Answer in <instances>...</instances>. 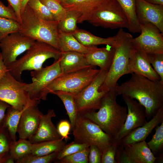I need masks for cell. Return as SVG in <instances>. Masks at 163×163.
Instances as JSON below:
<instances>
[{
	"label": "cell",
	"instance_id": "cell-32",
	"mask_svg": "<svg viewBox=\"0 0 163 163\" xmlns=\"http://www.w3.org/2000/svg\"><path fill=\"white\" fill-rule=\"evenodd\" d=\"M147 145L155 155L161 151L163 148V121L155 127V132Z\"/></svg>",
	"mask_w": 163,
	"mask_h": 163
},
{
	"label": "cell",
	"instance_id": "cell-54",
	"mask_svg": "<svg viewBox=\"0 0 163 163\" xmlns=\"http://www.w3.org/2000/svg\"></svg>",
	"mask_w": 163,
	"mask_h": 163
},
{
	"label": "cell",
	"instance_id": "cell-26",
	"mask_svg": "<svg viewBox=\"0 0 163 163\" xmlns=\"http://www.w3.org/2000/svg\"><path fill=\"white\" fill-rule=\"evenodd\" d=\"M63 139L32 144L31 154L34 155L43 156L53 152H59L66 145Z\"/></svg>",
	"mask_w": 163,
	"mask_h": 163
},
{
	"label": "cell",
	"instance_id": "cell-34",
	"mask_svg": "<svg viewBox=\"0 0 163 163\" xmlns=\"http://www.w3.org/2000/svg\"><path fill=\"white\" fill-rule=\"evenodd\" d=\"M48 8L56 21H59L66 17L67 10L56 0H40Z\"/></svg>",
	"mask_w": 163,
	"mask_h": 163
},
{
	"label": "cell",
	"instance_id": "cell-27",
	"mask_svg": "<svg viewBox=\"0 0 163 163\" xmlns=\"http://www.w3.org/2000/svg\"><path fill=\"white\" fill-rule=\"evenodd\" d=\"M24 109L19 111L11 106L7 109L2 126L7 129L13 141L16 140V133L18 124L21 114Z\"/></svg>",
	"mask_w": 163,
	"mask_h": 163
},
{
	"label": "cell",
	"instance_id": "cell-31",
	"mask_svg": "<svg viewBox=\"0 0 163 163\" xmlns=\"http://www.w3.org/2000/svg\"><path fill=\"white\" fill-rule=\"evenodd\" d=\"M81 15L80 13L75 11H67L66 17L59 22V30L65 33L73 32L78 28L77 24Z\"/></svg>",
	"mask_w": 163,
	"mask_h": 163
},
{
	"label": "cell",
	"instance_id": "cell-50",
	"mask_svg": "<svg viewBox=\"0 0 163 163\" xmlns=\"http://www.w3.org/2000/svg\"><path fill=\"white\" fill-rule=\"evenodd\" d=\"M14 162L15 160L8 153L6 155L4 163H14Z\"/></svg>",
	"mask_w": 163,
	"mask_h": 163
},
{
	"label": "cell",
	"instance_id": "cell-9",
	"mask_svg": "<svg viewBox=\"0 0 163 163\" xmlns=\"http://www.w3.org/2000/svg\"><path fill=\"white\" fill-rule=\"evenodd\" d=\"M72 133L74 141L97 146L102 152L112 143V138L91 120L78 114Z\"/></svg>",
	"mask_w": 163,
	"mask_h": 163
},
{
	"label": "cell",
	"instance_id": "cell-33",
	"mask_svg": "<svg viewBox=\"0 0 163 163\" xmlns=\"http://www.w3.org/2000/svg\"><path fill=\"white\" fill-rule=\"evenodd\" d=\"M27 4L39 18L47 21H56L48 8L40 0H29Z\"/></svg>",
	"mask_w": 163,
	"mask_h": 163
},
{
	"label": "cell",
	"instance_id": "cell-22",
	"mask_svg": "<svg viewBox=\"0 0 163 163\" xmlns=\"http://www.w3.org/2000/svg\"><path fill=\"white\" fill-rule=\"evenodd\" d=\"M59 59L62 74L78 71L93 66L87 63L85 54L78 52H61Z\"/></svg>",
	"mask_w": 163,
	"mask_h": 163
},
{
	"label": "cell",
	"instance_id": "cell-15",
	"mask_svg": "<svg viewBox=\"0 0 163 163\" xmlns=\"http://www.w3.org/2000/svg\"><path fill=\"white\" fill-rule=\"evenodd\" d=\"M136 11L140 24L150 23L163 34V5L149 3L144 0H136Z\"/></svg>",
	"mask_w": 163,
	"mask_h": 163
},
{
	"label": "cell",
	"instance_id": "cell-28",
	"mask_svg": "<svg viewBox=\"0 0 163 163\" xmlns=\"http://www.w3.org/2000/svg\"><path fill=\"white\" fill-rule=\"evenodd\" d=\"M51 93L57 95L63 103L69 117L72 130L78 114L75 96L71 94L60 91H54Z\"/></svg>",
	"mask_w": 163,
	"mask_h": 163
},
{
	"label": "cell",
	"instance_id": "cell-20",
	"mask_svg": "<svg viewBox=\"0 0 163 163\" xmlns=\"http://www.w3.org/2000/svg\"><path fill=\"white\" fill-rule=\"evenodd\" d=\"M114 54V49L111 46L98 48L97 46L85 54V59L88 65L97 66L100 69L108 71L111 64Z\"/></svg>",
	"mask_w": 163,
	"mask_h": 163
},
{
	"label": "cell",
	"instance_id": "cell-51",
	"mask_svg": "<svg viewBox=\"0 0 163 163\" xmlns=\"http://www.w3.org/2000/svg\"><path fill=\"white\" fill-rule=\"evenodd\" d=\"M28 1L29 0H23L21 8V14L23 11Z\"/></svg>",
	"mask_w": 163,
	"mask_h": 163
},
{
	"label": "cell",
	"instance_id": "cell-42",
	"mask_svg": "<svg viewBox=\"0 0 163 163\" xmlns=\"http://www.w3.org/2000/svg\"><path fill=\"white\" fill-rule=\"evenodd\" d=\"M0 17L11 19L18 22L15 13L12 8L9 5L8 6H5L0 0Z\"/></svg>",
	"mask_w": 163,
	"mask_h": 163
},
{
	"label": "cell",
	"instance_id": "cell-10",
	"mask_svg": "<svg viewBox=\"0 0 163 163\" xmlns=\"http://www.w3.org/2000/svg\"><path fill=\"white\" fill-rule=\"evenodd\" d=\"M107 72L100 69L92 82L75 96L78 114L100 108L101 99L108 91H99V89L104 81Z\"/></svg>",
	"mask_w": 163,
	"mask_h": 163
},
{
	"label": "cell",
	"instance_id": "cell-47",
	"mask_svg": "<svg viewBox=\"0 0 163 163\" xmlns=\"http://www.w3.org/2000/svg\"><path fill=\"white\" fill-rule=\"evenodd\" d=\"M11 106L7 103L0 100V127L2 126L5 115V111Z\"/></svg>",
	"mask_w": 163,
	"mask_h": 163
},
{
	"label": "cell",
	"instance_id": "cell-1",
	"mask_svg": "<svg viewBox=\"0 0 163 163\" xmlns=\"http://www.w3.org/2000/svg\"><path fill=\"white\" fill-rule=\"evenodd\" d=\"M131 74L129 80L116 87L115 91L118 95L137 100L144 107L148 121L163 106V82L153 81L133 73Z\"/></svg>",
	"mask_w": 163,
	"mask_h": 163
},
{
	"label": "cell",
	"instance_id": "cell-17",
	"mask_svg": "<svg viewBox=\"0 0 163 163\" xmlns=\"http://www.w3.org/2000/svg\"><path fill=\"white\" fill-rule=\"evenodd\" d=\"M53 110L42 116L36 132L27 139L32 144L63 138L53 124L52 118L56 117Z\"/></svg>",
	"mask_w": 163,
	"mask_h": 163
},
{
	"label": "cell",
	"instance_id": "cell-48",
	"mask_svg": "<svg viewBox=\"0 0 163 163\" xmlns=\"http://www.w3.org/2000/svg\"><path fill=\"white\" fill-rule=\"evenodd\" d=\"M8 71L5 65L2 58V55L0 53V79Z\"/></svg>",
	"mask_w": 163,
	"mask_h": 163
},
{
	"label": "cell",
	"instance_id": "cell-3",
	"mask_svg": "<svg viewBox=\"0 0 163 163\" xmlns=\"http://www.w3.org/2000/svg\"><path fill=\"white\" fill-rule=\"evenodd\" d=\"M115 37L114 43L111 46L114 49L113 61L99 91L115 90L119 78L129 74V64L133 48L131 42L133 37L123 28L119 29Z\"/></svg>",
	"mask_w": 163,
	"mask_h": 163
},
{
	"label": "cell",
	"instance_id": "cell-29",
	"mask_svg": "<svg viewBox=\"0 0 163 163\" xmlns=\"http://www.w3.org/2000/svg\"><path fill=\"white\" fill-rule=\"evenodd\" d=\"M32 144L27 139H20L16 141H12L11 143L9 153L15 161L31 153Z\"/></svg>",
	"mask_w": 163,
	"mask_h": 163
},
{
	"label": "cell",
	"instance_id": "cell-14",
	"mask_svg": "<svg viewBox=\"0 0 163 163\" xmlns=\"http://www.w3.org/2000/svg\"><path fill=\"white\" fill-rule=\"evenodd\" d=\"M127 107V114L124 123L119 132L112 139V142H118L131 131L147 122L144 107L130 97L122 95Z\"/></svg>",
	"mask_w": 163,
	"mask_h": 163
},
{
	"label": "cell",
	"instance_id": "cell-49",
	"mask_svg": "<svg viewBox=\"0 0 163 163\" xmlns=\"http://www.w3.org/2000/svg\"><path fill=\"white\" fill-rule=\"evenodd\" d=\"M146 2L153 4L163 5V0H144Z\"/></svg>",
	"mask_w": 163,
	"mask_h": 163
},
{
	"label": "cell",
	"instance_id": "cell-4",
	"mask_svg": "<svg viewBox=\"0 0 163 163\" xmlns=\"http://www.w3.org/2000/svg\"><path fill=\"white\" fill-rule=\"evenodd\" d=\"M21 19L20 33L35 41L47 43L59 50V21L39 18L27 4L21 14Z\"/></svg>",
	"mask_w": 163,
	"mask_h": 163
},
{
	"label": "cell",
	"instance_id": "cell-53",
	"mask_svg": "<svg viewBox=\"0 0 163 163\" xmlns=\"http://www.w3.org/2000/svg\"><path fill=\"white\" fill-rule=\"evenodd\" d=\"M57 0L58 2H59L61 4L62 3L64 2H65L66 0Z\"/></svg>",
	"mask_w": 163,
	"mask_h": 163
},
{
	"label": "cell",
	"instance_id": "cell-25",
	"mask_svg": "<svg viewBox=\"0 0 163 163\" xmlns=\"http://www.w3.org/2000/svg\"><path fill=\"white\" fill-rule=\"evenodd\" d=\"M123 9L128 20V30L133 34L140 32V25L136 8V0H116Z\"/></svg>",
	"mask_w": 163,
	"mask_h": 163
},
{
	"label": "cell",
	"instance_id": "cell-39",
	"mask_svg": "<svg viewBox=\"0 0 163 163\" xmlns=\"http://www.w3.org/2000/svg\"><path fill=\"white\" fill-rule=\"evenodd\" d=\"M145 54L147 60L163 82V53Z\"/></svg>",
	"mask_w": 163,
	"mask_h": 163
},
{
	"label": "cell",
	"instance_id": "cell-43",
	"mask_svg": "<svg viewBox=\"0 0 163 163\" xmlns=\"http://www.w3.org/2000/svg\"><path fill=\"white\" fill-rule=\"evenodd\" d=\"M89 149L88 163H101L102 152L100 149L94 145L89 146Z\"/></svg>",
	"mask_w": 163,
	"mask_h": 163
},
{
	"label": "cell",
	"instance_id": "cell-6",
	"mask_svg": "<svg viewBox=\"0 0 163 163\" xmlns=\"http://www.w3.org/2000/svg\"><path fill=\"white\" fill-rule=\"evenodd\" d=\"M61 52L46 43L36 41L32 46L21 57L7 67L11 74L16 80L22 82L21 75L25 70H35L42 67L47 59L58 60Z\"/></svg>",
	"mask_w": 163,
	"mask_h": 163
},
{
	"label": "cell",
	"instance_id": "cell-18",
	"mask_svg": "<svg viewBox=\"0 0 163 163\" xmlns=\"http://www.w3.org/2000/svg\"><path fill=\"white\" fill-rule=\"evenodd\" d=\"M163 121V106L155 115L142 126L131 131L121 139L119 144L125 145L141 142L145 140L156 126Z\"/></svg>",
	"mask_w": 163,
	"mask_h": 163
},
{
	"label": "cell",
	"instance_id": "cell-44",
	"mask_svg": "<svg viewBox=\"0 0 163 163\" xmlns=\"http://www.w3.org/2000/svg\"><path fill=\"white\" fill-rule=\"evenodd\" d=\"M71 128L70 123L66 120H62L59 123L57 128L60 136L66 140L69 138L68 135Z\"/></svg>",
	"mask_w": 163,
	"mask_h": 163
},
{
	"label": "cell",
	"instance_id": "cell-37",
	"mask_svg": "<svg viewBox=\"0 0 163 163\" xmlns=\"http://www.w3.org/2000/svg\"><path fill=\"white\" fill-rule=\"evenodd\" d=\"M89 146L86 144L80 143L74 141L66 145L59 152L55 161H59L65 157L82 151Z\"/></svg>",
	"mask_w": 163,
	"mask_h": 163
},
{
	"label": "cell",
	"instance_id": "cell-41",
	"mask_svg": "<svg viewBox=\"0 0 163 163\" xmlns=\"http://www.w3.org/2000/svg\"><path fill=\"white\" fill-rule=\"evenodd\" d=\"M119 145L118 142H112L111 145L103 150L102 152L101 163H117L115 156Z\"/></svg>",
	"mask_w": 163,
	"mask_h": 163
},
{
	"label": "cell",
	"instance_id": "cell-12",
	"mask_svg": "<svg viewBox=\"0 0 163 163\" xmlns=\"http://www.w3.org/2000/svg\"><path fill=\"white\" fill-rule=\"evenodd\" d=\"M140 34L133 38V47L147 54L163 53V34L150 23L140 24Z\"/></svg>",
	"mask_w": 163,
	"mask_h": 163
},
{
	"label": "cell",
	"instance_id": "cell-40",
	"mask_svg": "<svg viewBox=\"0 0 163 163\" xmlns=\"http://www.w3.org/2000/svg\"><path fill=\"white\" fill-rule=\"evenodd\" d=\"M12 141L7 129L0 127V156H5L9 153Z\"/></svg>",
	"mask_w": 163,
	"mask_h": 163
},
{
	"label": "cell",
	"instance_id": "cell-13",
	"mask_svg": "<svg viewBox=\"0 0 163 163\" xmlns=\"http://www.w3.org/2000/svg\"><path fill=\"white\" fill-rule=\"evenodd\" d=\"M35 41L19 32L10 34L0 40V53L6 67L14 62L18 56L30 48Z\"/></svg>",
	"mask_w": 163,
	"mask_h": 163
},
{
	"label": "cell",
	"instance_id": "cell-36",
	"mask_svg": "<svg viewBox=\"0 0 163 163\" xmlns=\"http://www.w3.org/2000/svg\"><path fill=\"white\" fill-rule=\"evenodd\" d=\"M59 152H55L48 155L38 156L31 154L15 161L16 163H49L55 161Z\"/></svg>",
	"mask_w": 163,
	"mask_h": 163
},
{
	"label": "cell",
	"instance_id": "cell-16",
	"mask_svg": "<svg viewBox=\"0 0 163 163\" xmlns=\"http://www.w3.org/2000/svg\"><path fill=\"white\" fill-rule=\"evenodd\" d=\"M37 106H29L22 112L17 131L20 139H27L36 132L43 114Z\"/></svg>",
	"mask_w": 163,
	"mask_h": 163
},
{
	"label": "cell",
	"instance_id": "cell-52",
	"mask_svg": "<svg viewBox=\"0 0 163 163\" xmlns=\"http://www.w3.org/2000/svg\"><path fill=\"white\" fill-rule=\"evenodd\" d=\"M6 155L4 156H0V163H4Z\"/></svg>",
	"mask_w": 163,
	"mask_h": 163
},
{
	"label": "cell",
	"instance_id": "cell-2",
	"mask_svg": "<svg viewBox=\"0 0 163 163\" xmlns=\"http://www.w3.org/2000/svg\"><path fill=\"white\" fill-rule=\"evenodd\" d=\"M115 90L108 91L101 99L98 111L92 110L79 114L97 125L105 133L114 138L122 127L127 108L119 105Z\"/></svg>",
	"mask_w": 163,
	"mask_h": 163
},
{
	"label": "cell",
	"instance_id": "cell-30",
	"mask_svg": "<svg viewBox=\"0 0 163 163\" xmlns=\"http://www.w3.org/2000/svg\"><path fill=\"white\" fill-rule=\"evenodd\" d=\"M101 0H66L61 4L67 11H75L82 15L91 10Z\"/></svg>",
	"mask_w": 163,
	"mask_h": 163
},
{
	"label": "cell",
	"instance_id": "cell-11",
	"mask_svg": "<svg viewBox=\"0 0 163 163\" xmlns=\"http://www.w3.org/2000/svg\"><path fill=\"white\" fill-rule=\"evenodd\" d=\"M60 58V57H59ZM59 58L51 65L30 72L32 82L25 83V90L32 100L40 101L45 88L54 79L62 74Z\"/></svg>",
	"mask_w": 163,
	"mask_h": 163
},
{
	"label": "cell",
	"instance_id": "cell-5",
	"mask_svg": "<svg viewBox=\"0 0 163 163\" xmlns=\"http://www.w3.org/2000/svg\"><path fill=\"white\" fill-rule=\"evenodd\" d=\"M85 21L95 27L106 28H129L126 17L116 0H101L91 10L82 14L77 23Z\"/></svg>",
	"mask_w": 163,
	"mask_h": 163
},
{
	"label": "cell",
	"instance_id": "cell-45",
	"mask_svg": "<svg viewBox=\"0 0 163 163\" xmlns=\"http://www.w3.org/2000/svg\"><path fill=\"white\" fill-rule=\"evenodd\" d=\"M115 159L117 163H131L123 145L120 144H119L117 147Z\"/></svg>",
	"mask_w": 163,
	"mask_h": 163
},
{
	"label": "cell",
	"instance_id": "cell-8",
	"mask_svg": "<svg viewBox=\"0 0 163 163\" xmlns=\"http://www.w3.org/2000/svg\"><path fill=\"white\" fill-rule=\"evenodd\" d=\"M25 84L16 80L8 71L0 79V100L19 111L30 106H37L40 101L30 98L24 89Z\"/></svg>",
	"mask_w": 163,
	"mask_h": 163
},
{
	"label": "cell",
	"instance_id": "cell-21",
	"mask_svg": "<svg viewBox=\"0 0 163 163\" xmlns=\"http://www.w3.org/2000/svg\"><path fill=\"white\" fill-rule=\"evenodd\" d=\"M123 145L131 163H154L157 159L145 141Z\"/></svg>",
	"mask_w": 163,
	"mask_h": 163
},
{
	"label": "cell",
	"instance_id": "cell-7",
	"mask_svg": "<svg viewBox=\"0 0 163 163\" xmlns=\"http://www.w3.org/2000/svg\"><path fill=\"white\" fill-rule=\"evenodd\" d=\"M91 66L72 72L61 74L52 81L44 89L42 100H46L48 94L60 91L71 94L75 96L90 84L100 69Z\"/></svg>",
	"mask_w": 163,
	"mask_h": 163
},
{
	"label": "cell",
	"instance_id": "cell-19",
	"mask_svg": "<svg viewBox=\"0 0 163 163\" xmlns=\"http://www.w3.org/2000/svg\"><path fill=\"white\" fill-rule=\"evenodd\" d=\"M129 74L135 73L144 76L151 80H161L159 76L147 60L145 53L133 47L129 64Z\"/></svg>",
	"mask_w": 163,
	"mask_h": 163
},
{
	"label": "cell",
	"instance_id": "cell-23",
	"mask_svg": "<svg viewBox=\"0 0 163 163\" xmlns=\"http://www.w3.org/2000/svg\"><path fill=\"white\" fill-rule=\"evenodd\" d=\"M59 50L62 52L74 51L86 54L95 47H88L80 43L72 33H65L59 30Z\"/></svg>",
	"mask_w": 163,
	"mask_h": 163
},
{
	"label": "cell",
	"instance_id": "cell-35",
	"mask_svg": "<svg viewBox=\"0 0 163 163\" xmlns=\"http://www.w3.org/2000/svg\"><path fill=\"white\" fill-rule=\"evenodd\" d=\"M21 24L18 21L0 17V40L11 33L19 32Z\"/></svg>",
	"mask_w": 163,
	"mask_h": 163
},
{
	"label": "cell",
	"instance_id": "cell-24",
	"mask_svg": "<svg viewBox=\"0 0 163 163\" xmlns=\"http://www.w3.org/2000/svg\"><path fill=\"white\" fill-rule=\"evenodd\" d=\"M72 33L80 43L88 47L102 44L112 46L115 39V36L107 38L97 37L89 31L78 28Z\"/></svg>",
	"mask_w": 163,
	"mask_h": 163
},
{
	"label": "cell",
	"instance_id": "cell-46",
	"mask_svg": "<svg viewBox=\"0 0 163 163\" xmlns=\"http://www.w3.org/2000/svg\"><path fill=\"white\" fill-rule=\"evenodd\" d=\"M9 5L15 11L18 21L20 24L21 22V8L23 0H7Z\"/></svg>",
	"mask_w": 163,
	"mask_h": 163
},
{
	"label": "cell",
	"instance_id": "cell-38",
	"mask_svg": "<svg viewBox=\"0 0 163 163\" xmlns=\"http://www.w3.org/2000/svg\"><path fill=\"white\" fill-rule=\"evenodd\" d=\"M89 147L82 151L65 157L56 162L60 163H88Z\"/></svg>",
	"mask_w": 163,
	"mask_h": 163
}]
</instances>
